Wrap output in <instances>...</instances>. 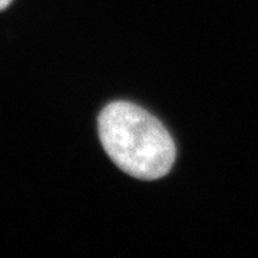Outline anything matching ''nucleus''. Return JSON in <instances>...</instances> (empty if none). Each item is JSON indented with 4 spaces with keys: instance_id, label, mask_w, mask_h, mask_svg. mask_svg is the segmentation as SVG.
<instances>
[{
    "instance_id": "f257e3e1",
    "label": "nucleus",
    "mask_w": 258,
    "mask_h": 258,
    "mask_svg": "<svg viewBox=\"0 0 258 258\" xmlns=\"http://www.w3.org/2000/svg\"><path fill=\"white\" fill-rule=\"evenodd\" d=\"M98 128L108 157L134 178H162L175 162L174 139L155 116L135 103H109L99 115Z\"/></svg>"
},
{
    "instance_id": "f03ea898",
    "label": "nucleus",
    "mask_w": 258,
    "mask_h": 258,
    "mask_svg": "<svg viewBox=\"0 0 258 258\" xmlns=\"http://www.w3.org/2000/svg\"><path fill=\"white\" fill-rule=\"evenodd\" d=\"M10 2H12V0H0V10L6 9L10 5Z\"/></svg>"
}]
</instances>
